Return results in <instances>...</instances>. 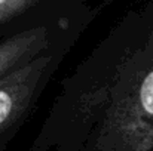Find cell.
<instances>
[{
  "instance_id": "3",
  "label": "cell",
  "mask_w": 153,
  "mask_h": 151,
  "mask_svg": "<svg viewBox=\"0 0 153 151\" xmlns=\"http://www.w3.org/2000/svg\"><path fill=\"white\" fill-rule=\"evenodd\" d=\"M61 36V28L51 25V22H43L3 37L0 40V77L48 49Z\"/></svg>"
},
{
  "instance_id": "4",
  "label": "cell",
  "mask_w": 153,
  "mask_h": 151,
  "mask_svg": "<svg viewBox=\"0 0 153 151\" xmlns=\"http://www.w3.org/2000/svg\"><path fill=\"white\" fill-rule=\"evenodd\" d=\"M43 0H0V25L7 24Z\"/></svg>"
},
{
  "instance_id": "2",
  "label": "cell",
  "mask_w": 153,
  "mask_h": 151,
  "mask_svg": "<svg viewBox=\"0 0 153 151\" xmlns=\"http://www.w3.org/2000/svg\"><path fill=\"white\" fill-rule=\"evenodd\" d=\"M71 46L62 36L43 52L0 77V144L25 120Z\"/></svg>"
},
{
  "instance_id": "1",
  "label": "cell",
  "mask_w": 153,
  "mask_h": 151,
  "mask_svg": "<svg viewBox=\"0 0 153 151\" xmlns=\"http://www.w3.org/2000/svg\"><path fill=\"white\" fill-rule=\"evenodd\" d=\"M53 104L31 151H153V34L108 37Z\"/></svg>"
}]
</instances>
